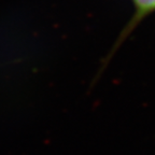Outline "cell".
Here are the masks:
<instances>
[{
    "label": "cell",
    "instance_id": "cell-1",
    "mask_svg": "<svg viewBox=\"0 0 155 155\" xmlns=\"http://www.w3.org/2000/svg\"><path fill=\"white\" fill-rule=\"evenodd\" d=\"M136 7V13L131 19L129 26L126 28L125 32H123L122 37H125L130 32V30L140 22L145 15L150 14L155 11V0H133Z\"/></svg>",
    "mask_w": 155,
    "mask_h": 155
}]
</instances>
